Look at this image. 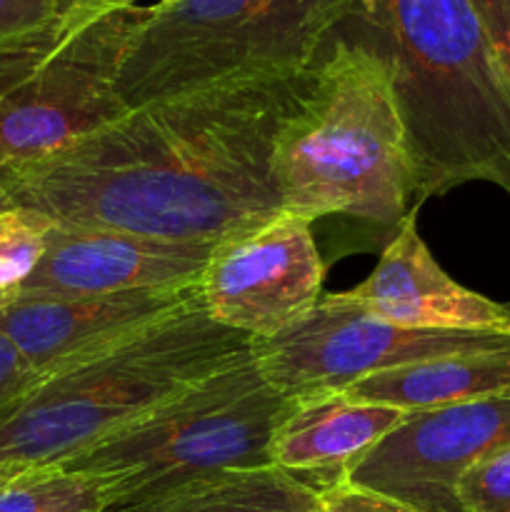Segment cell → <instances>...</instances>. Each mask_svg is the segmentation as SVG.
<instances>
[{
  "instance_id": "e0dca14e",
  "label": "cell",
  "mask_w": 510,
  "mask_h": 512,
  "mask_svg": "<svg viewBox=\"0 0 510 512\" xmlns=\"http://www.w3.org/2000/svg\"><path fill=\"white\" fill-rule=\"evenodd\" d=\"M0 512H110L98 478L63 465L30 468L0 488Z\"/></svg>"
},
{
  "instance_id": "83f0119b",
  "label": "cell",
  "mask_w": 510,
  "mask_h": 512,
  "mask_svg": "<svg viewBox=\"0 0 510 512\" xmlns=\"http://www.w3.org/2000/svg\"><path fill=\"white\" fill-rule=\"evenodd\" d=\"M318 512H320V510H318Z\"/></svg>"
},
{
  "instance_id": "d4e9b609",
  "label": "cell",
  "mask_w": 510,
  "mask_h": 512,
  "mask_svg": "<svg viewBox=\"0 0 510 512\" xmlns=\"http://www.w3.org/2000/svg\"><path fill=\"white\" fill-rule=\"evenodd\" d=\"M355 3H358V15L363 20H373L380 10V0H355Z\"/></svg>"
},
{
  "instance_id": "7c38bea8",
  "label": "cell",
  "mask_w": 510,
  "mask_h": 512,
  "mask_svg": "<svg viewBox=\"0 0 510 512\" xmlns=\"http://www.w3.org/2000/svg\"><path fill=\"white\" fill-rule=\"evenodd\" d=\"M200 300V285L183 283L95 298L18 295L0 310V333L20 350L38 378L125 338Z\"/></svg>"
},
{
  "instance_id": "7a4b0ae2",
  "label": "cell",
  "mask_w": 510,
  "mask_h": 512,
  "mask_svg": "<svg viewBox=\"0 0 510 512\" xmlns=\"http://www.w3.org/2000/svg\"><path fill=\"white\" fill-rule=\"evenodd\" d=\"M355 18L388 65L413 203L468 183L510 193V73L473 0H380Z\"/></svg>"
},
{
  "instance_id": "44dd1931",
  "label": "cell",
  "mask_w": 510,
  "mask_h": 512,
  "mask_svg": "<svg viewBox=\"0 0 510 512\" xmlns=\"http://www.w3.org/2000/svg\"><path fill=\"white\" fill-rule=\"evenodd\" d=\"M73 0H0V50L20 35L58 18Z\"/></svg>"
},
{
  "instance_id": "3957f363",
  "label": "cell",
  "mask_w": 510,
  "mask_h": 512,
  "mask_svg": "<svg viewBox=\"0 0 510 512\" xmlns=\"http://www.w3.org/2000/svg\"><path fill=\"white\" fill-rule=\"evenodd\" d=\"M270 168L280 210L310 223L348 220L388 245L413 210V170L388 65L363 33L330 40L280 123Z\"/></svg>"
},
{
  "instance_id": "277c9868",
  "label": "cell",
  "mask_w": 510,
  "mask_h": 512,
  "mask_svg": "<svg viewBox=\"0 0 510 512\" xmlns=\"http://www.w3.org/2000/svg\"><path fill=\"white\" fill-rule=\"evenodd\" d=\"M253 340L190 308L60 365L0 410V463L63 465L250 350Z\"/></svg>"
},
{
  "instance_id": "52a82bcc",
  "label": "cell",
  "mask_w": 510,
  "mask_h": 512,
  "mask_svg": "<svg viewBox=\"0 0 510 512\" xmlns=\"http://www.w3.org/2000/svg\"><path fill=\"white\" fill-rule=\"evenodd\" d=\"M148 5L98 10L73 0L0 50V168L38 163L125 113L118 70Z\"/></svg>"
},
{
  "instance_id": "4316f807",
  "label": "cell",
  "mask_w": 510,
  "mask_h": 512,
  "mask_svg": "<svg viewBox=\"0 0 510 512\" xmlns=\"http://www.w3.org/2000/svg\"><path fill=\"white\" fill-rule=\"evenodd\" d=\"M5 208H10V205H8V200H5L3 188H0V210H5Z\"/></svg>"
},
{
  "instance_id": "8992f818",
  "label": "cell",
  "mask_w": 510,
  "mask_h": 512,
  "mask_svg": "<svg viewBox=\"0 0 510 512\" xmlns=\"http://www.w3.org/2000/svg\"><path fill=\"white\" fill-rule=\"evenodd\" d=\"M285 405L250 348L63 468L98 478L110 512H130L198 480L270 465V438Z\"/></svg>"
},
{
  "instance_id": "5bb4252c",
  "label": "cell",
  "mask_w": 510,
  "mask_h": 512,
  "mask_svg": "<svg viewBox=\"0 0 510 512\" xmlns=\"http://www.w3.org/2000/svg\"><path fill=\"white\" fill-rule=\"evenodd\" d=\"M403 410L365 403L343 390L288 398L270 438V465L320 490L348 478L355 463L405 420Z\"/></svg>"
},
{
  "instance_id": "ba28073f",
  "label": "cell",
  "mask_w": 510,
  "mask_h": 512,
  "mask_svg": "<svg viewBox=\"0 0 510 512\" xmlns=\"http://www.w3.org/2000/svg\"><path fill=\"white\" fill-rule=\"evenodd\" d=\"M250 348L265 380L285 398H295L340 390L403 365L510 348V333L405 328L365 313L345 293H323L290 328L253 340Z\"/></svg>"
},
{
  "instance_id": "9a60e30c",
  "label": "cell",
  "mask_w": 510,
  "mask_h": 512,
  "mask_svg": "<svg viewBox=\"0 0 510 512\" xmlns=\"http://www.w3.org/2000/svg\"><path fill=\"white\" fill-rule=\"evenodd\" d=\"M340 390L355 400L388 405L403 413L473 403L510 393V348L403 365Z\"/></svg>"
},
{
  "instance_id": "d6986e66",
  "label": "cell",
  "mask_w": 510,
  "mask_h": 512,
  "mask_svg": "<svg viewBox=\"0 0 510 512\" xmlns=\"http://www.w3.org/2000/svg\"><path fill=\"white\" fill-rule=\"evenodd\" d=\"M465 512H510V448L470 468L458 483Z\"/></svg>"
},
{
  "instance_id": "5b68a950",
  "label": "cell",
  "mask_w": 510,
  "mask_h": 512,
  "mask_svg": "<svg viewBox=\"0 0 510 512\" xmlns=\"http://www.w3.org/2000/svg\"><path fill=\"white\" fill-rule=\"evenodd\" d=\"M355 0H158L118 70L125 108L258 78L310 73Z\"/></svg>"
},
{
  "instance_id": "ffe728a7",
  "label": "cell",
  "mask_w": 510,
  "mask_h": 512,
  "mask_svg": "<svg viewBox=\"0 0 510 512\" xmlns=\"http://www.w3.org/2000/svg\"><path fill=\"white\" fill-rule=\"evenodd\" d=\"M318 510L320 512H418L408 503L380 490L363 488L350 480H335L318 490Z\"/></svg>"
},
{
  "instance_id": "2e32d148",
  "label": "cell",
  "mask_w": 510,
  "mask_h": 512,
  "mask_svg": "<svg viewBox=\"0 0 510 512\" xmlns=\"http://www.w3.org/2000/svg\"><path fill=\"white\" fill-rule=\"evenodd\" d=\"M130 512H318V490L265 465L198 480Z\"/></svg>"
},
{
  "instance_id": "cb8c5ba5",
  "label": "cell",
  "mask_w": 510,
  "mask_h": 512,
  "mask_svg": "<svg viewBox=\"0 0 510 512\" xmlns=\"http://www.w3.org/2000/svg\"><path fill=\"white\" fill-rule=\"evenodd\" d=\"M83 8L98 10V13H105V10H118V8H133L138 5V0H78Z\"/></svg>"
},
{
  "instance_id": "9c48e42d",
  "label": "cell",
  "mask_w": 510,
  "mask_h": 512,
  "mask_svg": "<svg viewBox=\"0 0 510 512\" xmlns=\"http://www.w3.org/2000/svg\"><path fill=\"white\" fill-rule=\"evenodd\" d=\"M323 280L313 223L280 210L213 245L198 285L215 323L250 340H268L323 298Z\"/></svg>"
},
{
  "instance_id": "4fadbf2b",
  "label": "cell",
  "mask_w": 510,
  "mask_h": 512,
  "mask_svg": "<svg viewBox=\"0 0 510 512\" xmlns=\"http://www.w3.org/2000/svg\"><path fill=\"white\" fill-rule=\"evenodd\" d=\"M418 208L380 250L373 273L345 298L360 310L405 328L495 330L510 333V303L480 295L450 278L418 230Z\"/></svg>"
},
{
  "instance_id": "f1b7e54d",
  "label": "cell",
  "mask_w": 510,
  "mask_h": 512,
  "mask_svg": "<svg viewBox=\"0 0 510 512\" xmlns=\"http://www.w3.org/2000/svg\"><path fill=\"white\" fill-rule=\"evenodd\" d=\"M508 195H510V193H508Z\"/></svg>"
},
{
  "instance_id": "ac0fdd59",
  "label": "cell",
  "mask_w": 510,
  "mask_h": 512,
  "mask_svg": "<svg viewBox=\"0 0 510 512\" xmlns=\"http://www.w3.org/2000/svg\"><path fill=\"white\" fill-rule=\"evenodd\" d=\"M53 220L30 208L0 210V310L20 295L25 278L33 273L45 250Z\"/></svg>"
},
{
  "instance_id": "6da1fadb",
  "label": "cell",
  "mask_w": 510,
  "mask_h": 512,
  "mask_svg": "<svg viewBox=\"0 0 510 512\" xmlns=\"http://www.w3.org/2000/svg\"><path fill=\"white\" fill-rule=\"evenodd\" d=\"M308 75L128 108L50 158L0 168V188L60 225L218 245L280 213L273 143Z\"/></svg>"
},
{
  "instance_id": "8fae6325",
  "label": "cell",
  "mask_w": 510,
  "mask_h": 512,
  "mask_svg": "<svg viewBox=\"0 0 510 512\" xmlns=\"http://www.w3.org/2000/svg\"><path fill=\"white\" fill-rule=\"evenodd\" d=\"M213 245L55 223L20 295L95 298L200 280Z\"/></svg>"
},
{
  "instance_id": "7402d4cb",
  "label": "cell",
  "mask_w": 510,
  "mask_h": 512,
  "mask_svg": "<svg viewBox=\"0 0 510 512\" xmlns=\"http://www.w3.org/2000/svg\"><path fill=\"white\" fill-rule=\"evenodd\" d=\"M38 380V373L30 368L20 350L10 343L8 335L0 333V410L18 400Z\"/></svg>"
},
{
  "instance_id": "484cf974",
  "label": "cell",
  "mask_w": 510,
  "mask_h": 512,
  "mask_svg": "<svg viewBox=\"0 0 510 512\" xmlns=\"http://www.w3.org/2000/svg\"><path fill=\"white\" fill-rule=\"evenodd\" d=\"M23 470H30V468H18V465H8V463H0V488H3L8 480H13L15 475H20Z\"/></svg>"
},
{
  "instance_id": "30bf717a",
  "label": "cell",
  "mask_w": 510,
  "mask_h": 512,
  "mask_svg": "<svg viewBox=\"0 0 510 512\" xmlns=\"http://www.w3.org/2000/svg\"><path fill=\"white\" fill-rule=\"evenodd\" d=\"M505 448H510V393L408 413L345 480L403 500L418 512H465L458 483Z\"/></svg>"
},
{
  "instance_id": "603a6c76",
  "label": "cell",
  "mask_w": 510,
  "mask_h": 512,
  "mask_svg": "<svg viewBox=\"0 0 510 512\" xmlns=\"http://www.w3.org/2000/svg\"><path fill=\"white\" fill-rule=\"evenodd\" d=\"M485 30L510 73V0H473Z\"/></svg>"
}]
</instances>
